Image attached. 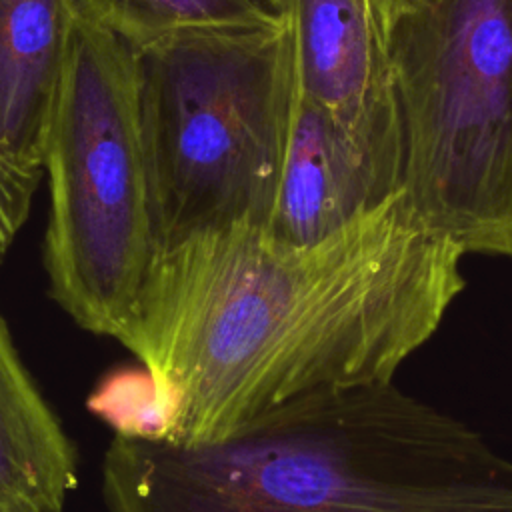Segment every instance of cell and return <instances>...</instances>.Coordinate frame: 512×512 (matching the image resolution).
Returning a JSON list of instances; mask_svg holds the SVG:
<instances>
[{
	"label": "cell",
	"instance_id": "1",
	"mask_svg": "<svg viewBox=\"0 0 512 512\" xmlns=\"http://www.w3.org/2000/svg\"><path fill=\"white\" fill-rule=\"evenodd\" d=\"M464 256L406 190L312 244L236 224L164 250L124 342L154 382L156 440L218 442L306 396L394 380L462 292Z\"/></svg>",
	"mask_w": 512,
	"mask_h": 512
},
{
	"label": "cell",
	"instance_id": "2",
	"mask_svg": "<svg viewBox=\"0 0 512 512\" xmlns=\"http://www.w3.org/2000/svg\"><path fill=\"white\" fill-rule=\"evenodd\" d=\"M132 56L162 252L236 224L268 228L298 98L288 14L182 32Z\"/></svg>",
	"mask_w": 512,
	"mask_h": 512
},
{
	"label": "cell",
	"instance_id": "3",
	"mask_svg": "<svg viewBox=\"0 0 512 512\" xmlns=\"http://www.w3.org/2000/svg\"><path fill=\"white\" fill-rule=\"evenodd\" d=\"M76 8V6H74ZM50 296L122 346L162 254L142 146L132 50L74 12L46 148Z\"/></svg>",
	"mask_w": 512,
	"mask_h": 512
},
{
	"label": "cell",
	"instance_id": "4",
	"mask_svg": "<svg viewBox=\"0 0 512 512\" xmlns=\"http://www.w3.org/2000/svg\"><path fill=\"white\" fill-rule=\"evenodd\" d=\"M388 50L412 206L466 254L512 256V0H410Z\"/></svg>",
	"mask_w": 512,
	"mask_h": 512
},
{
	"label": "cell",
	"instance_id": "5",
	"mask_svg": "<svg viewBox=\"0 0 512 512\" xmlns=\"http://www.w3.org/2000/svg\"><path fill=\"white\" fill-rule=\"evenodd\" d=\"M298 92L404 180L406 142L388 38L366 0H288Z\"/></svg>",
	"mask_w": 512,
	"mask_h": 512
},
{
	"label": "cell",
	"instance_id": "6",
	"mask_svg": "<svg viewBox=\"0 0 512 512\" xmlns=\"http://www.w3.org/2000/svg\"><path fill=\"white\" fill-rule=\"evenodd\" d=\"M404 190L332 114L298 92L278 194L266 232L280 242L312 244Z\"/></svg>",
	"mask_w": 512,
	"mask_h": 512
},
{
	"label": "cell",
	"instance_id": "7",
	"mask_svg": "<svg viewBox=\"0 0 512 512\" xmlns=\"http://www.w3.org/2000/svg\"><path fill=\"white\" fill-rule=\"evenodd\" d=\"M74 0H0V152L44 170Z\"/></svg>",
	"mask_w": 512,
	"mask_h": 512
},
{
	"label": "cell",
	"instance_id": "8",
	"mask_svg": "<svg viewBox=\"0 0 512 512\" xmlns=\"http://www.w3.org/2000/svg\"><path fill=\"white\" fill-rule=\"evenodd\" d=\"M76 484V450L0 314V512H62Z\"/></svg>",
	"mask_w": 512,
	"mask_h": 512
},
{
	"label": "cell",
	"instance_id": "9",
	"mask_svg": "<svg viewBox=\"0 0 512 512\" xmlns=\"http://www.w3.org/2000/svg\"><path fill=\"white\" fill-rule=\"evenodd\" d=\"M74 6L132 52L182 32L262 26L286 18L278 0H74Z\"/></svg>",
	"mask_w": 512,
	"mask_h": 512
},
{
	"label": "cell",
	"instance_id": "10",
	"mask_svg": "<svg viewBox=\"0 0 512 512\" xmlns=\"http://www.w3.org/2000/svg\"><path fill=\"white\" fill-rule=\"evenodd\" d=\"M90 410L108 420L116 434L160 438L162 422L154 382L148 370H120L100 384L88 402Z\"/></svg>",
	"mask_w": 512,
	"mask_h": 512
},
{
	"label": "cell",
	"instance_id": "11",
	"mask_svg": "<svg viewBox=\"0 0 512 512\" xmlns=\"http://www.w3.org/2000/svg\"><path fill=\"white\" fill-rule=\"evenodd\" d=\"M44 170L24 166L0 152V264L28 218Z\"/></svg>",
	"mask_w": 512,
	"mask_h": 512
},
{
	"label": "cell",
	"instance_id": "12",
	"mask_svg": "<svg viewBox=\"0 0 512 512\" xmlns=\"http://www.w3.org/2000/svg\"><path fill=\"white\" fill-rule=\"evenodd\" d=\"M366 2L370 4L376 20L380 22V26L388 38L396 20L406 12L410 0H366Z\"/></svg>",
	"mask_w": 512,
	"mask_h": 512
},
{
	"label": "cell",
	"instance_id": "13",
	"mask_svg": "<svg viewBox=\"0 0 512 512\" xmlns=\"http://www.w3.org/2000/svg\"><path fill=\"white\" fill-rule=\"evenodd\" d=\"M278 2H280V4H282V8L286 10V4H288V0H278Z\"/></svg>",
	"mask_w": 512,
	"mask_h": 512
}]
</instances>
